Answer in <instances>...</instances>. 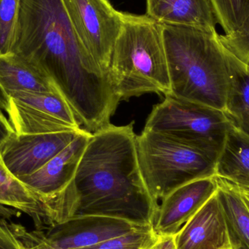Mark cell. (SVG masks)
Returning <instances> with one entry per match:
<instances>
[{
    "label": "cell",
    "instance_id": "cell-1",
    "mask_svg": "<svg viewBox=\"0 0 249 249\" xmlns=\"http://www.w3.org/2000/svg\"><path fill=\"white\" fill-rule=\"evenodd\" d=\"M12 53L53 82L82 128L110 124L119 105L109 73L79 42L62 0H22Z\"/></svg>",
    "mask_w": 249,
    "mask_h": 249
},
{
    "label": "cell",
    "instance_id": "cell-2",
    "mask_svg": "<svg viewBox=\"0 0 249 249\" xmlns=\"http://www.w3.org/2000/svg\"><path fill=\"white\" fill-rule=\"evenodd\" d=\"M133 122L92 133L74 178L45 203L51 225L83 216H107L152 228L158 208L138 162Z\"/></svg>",
    "mask_w": 249,
    "mask_h": 249
},
{
    "label": "cell",
    "instance_id": "cell-3",
    "mask_svg": "<svg viewBox=\"0 0 249 249\" xmlns=\"http://www.w3.org/2000/svg\"><path fill=\"white\" fill-rule=\"evenodd\" d=\"M171 94L225 110L234 55L216 29L162 24Z\"/></svg>",
    "mask_w": 249,
    "mask_h": 249
},
{
    "label": "cell",
    "instance_id": "cell-4",
    "mask_svg": "<svg viewBox=\"0 0 249 249\" xmlns=\"http://www.w3.org/2000/svg\"><path fill=\"white\" fill-rule=\"evenodd\" d=\"M109 74L120 101L145 93L171 94L162 24L146 14L122 12Z\"/></svg>",
    "mask_w": 249,
    "mask_h": 249
},
{
    "label": "cell",
    "instance_id": "cell-5",
    "mask_svg": "<svg viewBox=\"0 0 249 249\" xmlns=\"http://www.w3.org/2000/svg\"><path fill=\"white\" fill-rule=\"evenodd\" d=\"M136 145L143 181L156 203L184 184L216 176L217 154L144 129Z\"/></svg>",
    "mask_w": 249,
    "mask_h": 249
},
{
    "label": "cell",
    "instance_id": "cell-6",
    "mask_svg": "<svg viewBox=\"0 0 249 249\" xmlns=\"http://www.w3.org/2000/svg\"><path fill=\"white\" fill-rule=\"evenodd\" d=\"M232 126L224 111L166 96L153 107L143 129L219 155Z\"/></svg>",
    "mask_w": 249,
    "mask_h": 249
},
{
    "label": "cell",
    "instance_id": "cell-7",
    "mask_svg": "<svg viewBox=\"0 0 249 249\" xmlns=\"http://www.w3.org/2000/svg\"><path fill=\"white\" fill-rule=\"evenodd\" d=\"M79 42L109 73L112 51L122 26V12L109 0H62Z\"/></svg>",
    "mask_w": 249,
    "mask_h": 249
},
{
    "label": "cell",
    "instance_id": "cell-8",
    "mask_svg": "<svg viewBox=\"0 0 249 249\" xmlns=\"http://www.w3.org/2000/svg\"><path fill=\"white\" fill-rule=\"evenodd\" d=\"M142 228L146 227L117 218L83 216L53 224L43 231L18 234L26 249H80Z\"/></svg>",
    "mask_w": 249,
    "mask_h": 249
},
{
    "label": "cell",
    "instance_id": "cell-9",
    "mask_svg": "<svg viewBox=\"0 0 249 249\" xmlns=\"http://www.w3.org/2000/svg\"><path fill=\"white\" fill-rule=\"evenodd\" d=\"M8 121L17 134H41L83 129L60 93L16 92L8 96Z\"/></svg>",
    "mask_w": 249,
    "mask_h": 249
},
{
    "label": "cell",
    "instance_id": "cell-10",
    "mask_svg": "<svg viewBox=\"0 0 249 249\" xmlns=\"http://www.w3.org/2000/svg\"><path fill=\"white\" fill-rule=\"evenodd\" d=\"M83 130L41 134H17L14 132L0 148L1 160L8 172L20 179L42 168Z\"/></svg>",
    "mask_w": 249,
    "mask_h": 249
},
{
    "label": "cell",
    "instance_id": "cell-11",
    "mask_svg": "<svg viewBox=\"0 0 249 249\" xmlns=\"http://www.w3.org/2000/svg\"><path fill=\"white\" fill-rule=\"evenodd\" d=\"M216 176L199 178L173 190L158 203L152 229L158 238L173 237L217 192Z\"/></svg>",
    "mask_w": 249,
    "mask_h": 249
},
{
    "label": "cell",
    "instance_id": "cell-12",
    "mask_svg": "<svg viewBox=\"0 0 249 249\" xmlns=\"http://www.w3.org/2000/svg\"><path fill=\"white\" fill-rule=\"evenodd\" d=\"M92 133L83 130L65 149L36 172L18 179L45 204L61 193L75 175Z\"/></svg>",
    "mask_w": 249,
    "mask_h": 249
},
{
    "label": "cell",
    "instance_id": "cell-13",
    "mask_svg": "<svg viewBox=\"0 0 249 249\" xmlns=\"http://www.w3.org/2000/svg\"><path fill=\"white\" fill-rule=\"evenodd\" d=\"M173 238L175 249H232L218 190Z\"/></svg>",
    "mask_w": 249,
    "mask_h": 249
},
{
    "label": "cell",
    "instance_id": "cell-14",
    "mask_svg": "<svg viewBox=\"0 0 249 249\" xmlns=\"http://www.w3.org/2000/svg\"><path fill=\"white\" fill-rule=\"evenodd\" d=\"M148 17L160 24L216 29L211 0H146Z\"/></svg>",
    "mask_w": 249,
    "mask_h": 249
},
{
    "label": "cell",
    "instance_id": "cell-15",
    "mask_svg": "<svg viewBox=\"0 0 249 249\" xmlns=\"http://www.w3.org/2000/svg\"><path fill=\"white\" fill-rule=\"evenodd\" d=\"M0 89L7 97L20 91L60 93L47 76L14 53L0 56Z\"/></svg>",
    "mask_w": 249,
    "mask_h": 249
},
{
    "label": "cell",
    "instance_id": "cell-16",
    "mask_svg": "<svg viewBox=\"0 0 249 249\" xmlns=\"http://www.w3.org/2000/svg\"><path fill=\"white\" fill-rule=\"evenodd\" d=\"M215 175L238 187L249 188V137L233 126L228 130L218 155Z\"/></svg>",
    "mask_w": 249,
    "mask_h": 249
},
{
    "label": "cell",
    "instance_id": "cell-17",
    "mask_svg": "<svg viewBox=\"0 0 249 249\" xmlns=\"http://www.w3.org/2000/svg\"><path fill=\"white\" fill-rule=\"evenodd\" d=\"M232 249H249V208L235 184L216 177Z\"/></svg>",
    "mask_w": 249,
    "mask_h": 249
},
{
    "label": "cell",
    "instance_id": "cell-18",
    "mask_svg": "<svg viewBox=\"0 0 249 249\" xmlns=\"http://www.w3.org/2000/svg\"><path fill=\"white\" fill-rule=\"evenodd\" d=\"M224 112L232 125L249 137V70L235 57L231 62V80Z\"/></svg>",
    "mask_w": 249,
    "mask_h": 249
},
{
    "label": "cell",
    "instance_id": "cell-19",
    "mask_svg": "<svg viewBox=\"0 0 249 249\" xmlns=\"http://www.w3.org/2000/svg\"><path fill=\"white\" fill-rule=\"evenodd\" d=\"M0 206L13 208L49 224L46 208L40 199L8 172L0 156Z\"/></svg>",
    "mask_w": 249,
    "mask_h": 249
},
{
    "label": "cell",
    "instance_id": "cell-20",
    "mask_svg": "<svg viewBox=\"0 0 249 249\" xmlns=\"http://www.w3.org/2000/svg\"><path fill=\"white\" fill-rule=\"evenodd\" d=\"M225 35L238 30L249 17V0H211Z\"/></svg>",
    "mask_w": 249,
    "mask_h": 249
},
{
    "label": "cell",
    "instance_id": "cell-21",
    "mask_svg": "<svg viewBox=\"0 0 249 249\" xmlns=\"http://www.w3.org/2000/svg\"><path fill=\"white\" fill-rule=\"evenodd\" d=\"M22 0H0V56L12 53Z\"/></svg>",
    "mask_w": 249,
    "mask_h": 249
},
{
    "label": "cell",
    "instance_id": "cell-22",
    "mask_svg": "<svg viewBox=\"0 0 249 249\" xmlns=\"http://www.w3.org/2000/svg\"><path fill=\"white\" fill-rule=\"evenodd\" d=\"M158 239L152 228L146 227L80 249H149L156 244Z\"/></svg>",
    "mask_w": 249,
    "mask_h": 249
},
{
    "label": "cell",
    "instance_id": "cell-23",
    "mask_svg": "<svg viewBox=\"0 0 249 249\" xmlns=\"http://www.w3.org/2000/svg\"><path fill=\"white\" fill-rule=\"evenodd\" d=\"M219 38L225 48L249 70V17L238 30L219 35Z\"/></svg>",
    "mask_w": 249,
    "mask_h": 249
},
{
    "label": "cell",
    "instance_id": "cell-24",
    "mask_svg": "<svg viewBox=\"0 0 249 249\" xmlns=\"http://www.w3.org/2000/svg\"><path fill=\"white\" fill-rule=\"evenodd\" d=\"M0 249H26L17 231L0 219Z\"/></svg>",
    "mask_w": 249,
    "mask_h": 249
},
{
    "label": "cell",
    "instance_id": "cell-25",
    "mask_svg": "<svg viewBox=\"0 0 249 249\" xmlns=\"http://www.w3.org/2000/svg\"><path fill=\"white\" fill-rule=\"evenodd\" d=\"M13 133H14V130L8 119L4 114H0V148Z\"/></svg>",
    "mask_w": 249,
    "mask_h": 249
},
{
    "label": "cell",
    "instance_id": "cell-26",
    "mask_svg": "<svg viewBox=\"0 0 249 249\" xmlns=\"http://www.w3.org/2000/svg\"><path fill=\"white\" fill-rule=\"evenodd\" d=\"M153 249H175L173 237L159 238Z\"/></svg>",
    "mask_w": 249,
    "mask_h": 249
},
{
    "label": "cell",
    "instance_id": "cell-27",
    "mask_svg": "<svg viewBox=\"0 0 249 249\" xmlns=\"http://www.w3.org/2000/svg\"><path fill=\"white\" fill-rule=\"evenodd\" d=\"M8 104V97L0 89V114H4V112H7Z\"/></svg>",
    "mask_w": 249,
    "mask_h": 249
},
{
    "label": "cell",
    "instance_id": "cell-28",
    "mask_svg": "<svg viewBox=\"0 0 249 249\" xmlns=\"http://www.w3.org/2000/svg\"><path fill=\"white\" fill-rule=\"evenodd\" d=\"M238 191H239L240 194H241V197L244 199L245 203H247V206L249 208V187H238Z\"/></svg>",
    "mask_w": 249,
    "mask_h": 249
},
{
    "label": "cell",
    "instance_id": "cell-29",
    "mask_svg": "<svg viewBox=\"0 0 249 249\" xmlns=\"http://www.w3.org/2000/svg\"><path fill=\"white\" fill-rule=\"evenodd\" d=\"M153 247H152V248L149 249H153Z\"/></svg>",
    "mask_w": 249,
    "mask_h": 249
}]
</instances>
